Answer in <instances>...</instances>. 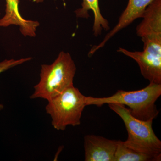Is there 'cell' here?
Returning <instances> with one entry per match:
<instances>
[{"label":"cell","mask_w":161,"mask_h":161,"mask_svg":"<svg viewBox=\"0 0 161 161\" xmlns=\"http://www.w3.org/2000/svg\"><path fill=\"white\" fill-rule=\"evenodd\" d=\"M161 95V84L150 83L146 87L137 91L118 90L109 97L86 96V105L101 107L105 104H120L129 107L131 114L139 119L153 120L159 113L155 103Z\"/></svg>","instance_id":"cell-1"},{"label":"cell","mask_w":161,"mask_h":161,"mask_svg":"<svg viewBox=\"0 0 161 161\" xmlns=\"http://www.w3.org/2000/svg\"><path fill=\"white\" fill-rule=\"evenodd\" d=\"M76 66L69 53L60 52L53 63L42 64L40 80L34 86L31 99L42 98L48 101L74 85Z\"/></svg>","instance_id":"cell-2"},{"label":"cell","mask_w":161,"mask_h":161,"mask_svg":"<svg viewBox=\"0 0 161 161\" xmlns=\"http://www.w3.org/2000/svg\"><path fill=\"white\" fill-rule=\"evenodd\" d=\"M108 104L125 123L128 137L124 144L136 151L152 156L160 161L161 141L153 129V120H142L136 118L124 105Z\"/></svg>","instance_id":"cell-3"},{"label":"cell","mask_w":161,"mask_h":161,"mask_svg":"<svg viewBox=\"0 0 161 161\" xmlns=\"http://www.w3.org/2000/svg\"><path fill=\"white\" fill-rule=\"evenodd\" d=\"M86 100V96L72 85L47 101L45 110L52 119V126L58 131H64L68 126L79 125Z\"/></svg>","instance_id":"cell-4"},{"label":"cell","mask_w":161,"mask_h":161,"mask_svg":"<svg viewBox=\"0 0 161 161\" xmlns=\"http://www.w3.org/2000/svg\"><path fill=\"white\" fill-rule=\"evenodd\" d=\"M117 52L135 60L141 74L150 83L161 84V52L147 49L142 52H131L121 47Z\"/></svg>","instance_id":"cell-5"},{"label":"cell","mask_w":161,"mask_h":161,"mask_svg":"<svg viewBox=\"0 0 161 161\" xmlns=\"http://www.w3.org/2000/svg\"><path fill=\"white\" fill-rule=\"evenodd\" d=\"M118 141L90 134L84 138L85 161H114Z\"/></svg>","instance_id":"cell-6"},{"label":"cell","mask_w":161,"mask_h":161,"mask_svg":"<svg viewBox=\"0 0 161 161\" xmlns=\"http://www.w3.org/2000/svg\"><path fill=\"white\" fill-rule=\"evenodd\" d=\"M153 0H129L126 8L121 15L116 26L105 37L104 39L98 45L93 46L88 55L92 56L101 48L114 35L123 28L130 25L136 19L142 18L147 6Z\"/></svg>","instance_id":"cell-7"},{"label":"cell","mask_w":161,"mask_h":161,"mask_svg":"<svg viewBox=\"0 0 161 161\" xmlns=\"http://www.w3.org/2000/svg\"><path fill=\"white\" fill-rule=\"evenodd\" d=\"M5 14L0 19V27L11 25L19 27L21 34L25 37H34L40 23L34 20L26 19L23 17L19 10V0H6Z\"/></svg>","instance_id":"cell-8"},{"label":"cell","mask_w":161,"mask_h":161,"mask_svg":"<svg viewBox=\"0 0 161 161\" xmlns=\"http://www.w3.org/2000/svg\"><path fill=\"white\" fill-rule=\"evenodd\" d=\"M90 10L94 13L93 31L94 35L97 37L101 34L103 30L108 31L110 29L108 22L101 13L98 0H83L81 8L77 9L75 13L78 18L87 19L89 17L88 12Z\"/></svg>","instance_id":"cell-9"},{"label":"cell","mask_w":161,"mask_h":161,"mask_svg":"<svg viewBox=\"0 0 161 161\" xmlns=\"http://www.w3.org/2000/svg\"><path fill=\"white\" fill-rule=\"evenodd\" d=\"M158 161L154 157L141 153L127 147L124 142L118 141L114 161Z\"/></svg>","instance_id":"cell-10"},{"label":"cell","mask_w":161,"mask_h":161,"mask_svg":"<svg viewBox=\"0 0 161 161\" xmlns=\"http://www.w3.org/2000/svg\"><path fill=\"white\" fill-rule=\"evenodd\" d=\"M32 58H21L19 59H6L3 60L2 62H0V74L3 72L6 71L7 70L10 69L12 68L15 66H18L20 64L28 62L32 60ZM4 108V105L0 103V111L3 110Z\"/></svg>","instance_id":"cell-11"},{"label":"cell","mask_w":161,"mask_h":161,"mask_svg":"<svg viewBox=\"0 0 161 161\" xmlns=\"http://www.w3.org/2000/svg\"><path fill=\"white\" fill-rule=\"evenodd\" d=\"M32 1H33L34 2H36V3H40L43 2L44 0H32Z\"/></svg>","instance_id":"cell-12"},{"label":"cell","mask_w":161,"mask_h":161,"mask_svg":"<svg viewBox=\"0 0 161 161\" xmlns=\"http://www.w3.org/2000/svg\"><path fill=\"white\" fill-rule=\"evenodd\" d=\"M0 15H1V13H0Z\"/></svg>","instance_id":"cell-13"}]
</instances>
